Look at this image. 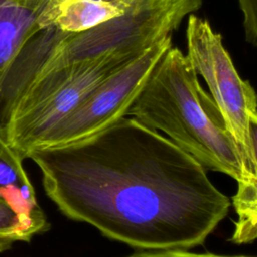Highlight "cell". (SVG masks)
Wrapping results in <instances>:
<instances>
[{"instance_id":"2","label":"cell","mask_w":257,"mask_h":257,"mask_svg":"<svg viewBox=\"0 0 257 257\" xmlns=\"http://www.w3.org/2000/svg\"><path fill=\"white\" fill-rule=\"evenodd\" d=\"M127 115L167 135L205 169L241 182L239 156L223 116L177 47L171 46L153 68Z\"/></svg>"},{"instance_id":"15","label":"cell","mask_w":257,"mask_h":257,"mask_svg":"<svg viewBox=\"0 0 257 257\" xmlns=\"http://www.w3.org/2000/svg\"><path fill=\"white\" fill-rule=\"evenodd\" d=\"M104 1H115V0H104Z\"/></svg>"},{"instance_id":"13","label":"cell","mask_w":257,"mask_h":257,"mask_svg":"<svg viewBox=\"0 0 257 257\" xmlns=\"http://www.w3.org/2000/svg\"><path fill=\"white\" fill-rule=\"evenodd\" d=\"M127 257H251V256H226L212 253H191L188 250H163V251H147L137 253Z\"/></svg>"},{"instance_id":"12","label":"cell","mask_w":257,"mask_h":257,"mask_svg":"<svg viewBox=\"0 0 257 257\" xmlns=\"http://www.w3.org/2000/svg\"><path fill=\"white\" fill-rule=\"evenodd\" d=\"M243 17L245 39L257 47V0H237Z\"/></svg>"},{"instance_id":"5","label":"cell","mask_w":257,"mask_h":257,"mask_svg":"<svg viewBox=\"0 0 257 257\" xmlns=\"http://www.w3.org/2000/svg\"><path fill=\"white\" fill-rule=\"evenodd\" d=\"M142 53L112 52L52 70L39 78L11 113L4 133L9 145L26 159L43 137L98 84Z\"/></svg>"},{"instance_id":"14","label":"cell","mask_w":257,"mask_h":257,"mask_svg":"<svg viewBox=\"0 0 257 257\" xmlns=\"http://www.w3.org/2000/svg\"><path fill=\"white\" fill-rule=\"evenodd\" d=\"M249 137H250V142H251V146H252V149H253V154H254L255 163H256V167H257V110L250 114V118H249ZM256 196H257V186H256V190H255L254 194L252 195V197L250 198V200L245 205H243L242 207L236 209L235 212L240 211L241 209L246 207L248 204H250Z\"/></svg>"},{"instance_id":"9","label":"cell","mask_w":257,"mask_h":257,"mask_svg":"<svg viewBox=\"0 0 257 257\" xmlns=\"http://www.w3.org/2000/svg\"><path fill=\"white\" fill-rule=\"evenodd\" d=\"M133 0H62L54 6L52 26L70 33L88 30L124 12Z\"/></svg>"},{"instance_id":"1","label":"cell","mask_w":257,"mask_h":257,"mask_svg":"<svg viewBox=\"0 0 257 257\" xmlns=\"http://www.w3.org/2000/svg\"><path fill=\"white\" fill-rule=\"evenodd\" d=\"M26 158L62 214L136 249L202 245L232 205L196 159L133 116Z\"/></svg>"},{"instance_id":"11","label":"cell","mask_w":257,"mask_h":257,"mask_svg":"<svg viewBox=\"0 0 257 257\" xmlns=\"http://www.w3.org/2000/svg\"><path fill=\"white\" fill-rule=\"evenodd\" d=\"M236 214L231 242L240 245L257 240V196Z\"/></svg>"},{"instance_id":"8","label":"cell","mask_w":257,"mask_h":257,"mask_svg":"<svg viewBox=\"0 0 257 257\" xmlns=\"http://www.w3.org/2000/svg\"><path fill=\"white\" fill-rule=\"evenodd\" d=\"M23 160L0 132V199L23 215L48 223L36 201L34 188L23 168Z\"/></svg>"},{"instance_id":"4","label":"cell","mask_w":257,"mask_h":257,"mask_svg":"<svg viewBox=\"0 0 257 257\" xmlns=\"http://www.w3.org/2000/svg\"><path fill=\"white\" fill-rule=\"evenodd\" d=\"M186 37L187 57L197 74L205 79L239 156L242 180L232 198L234 209H238L250 200L257 186V167L249 137V118L257 110V94L250 82L239 75L222 36L208 20L190 15Z\"/></svg>"},{"instance_id":"6","label":"cell","mask_w":257,"mask_h":257,"mask_svg":"<svg viewBox=\"0 0 257 257\" xmlns=\"http://www.w3.org/2000/svg\"><path fill=\"white\" fill-rule=\"evenodd\" d=\"M171 46L172 35H169L110 74L33 149L82 140L126 116L153 68Z\"/></svg>"},{"instance_id":"3","label":"cell","mask_w":257,"mask_h":257,"mask_svg":"<svg viewBox=\"0 0 257 257\" xmlns=\"http://www.w3.org/2000/svg\"><path fill=\"white\" fill-rule=\"evenodd\" d=\"M201 5L202 0H133L120 15L85 31L70 33L51 26L44 36L32 85L52 70L104 54L142 53L172 35Z\"/></svg>"},{"instance_id":"7","label":"cell","mask_w":257,"mask_h":257,"mask_svg":"<svg viewBox=\"0 0 257 257\" xmlns=\"http://www.w3.org/2000/svg\"><path fill=\"white\" fill-rule=\"evenodd\" d=\"M62 0H0V81L24 44L52 26L53 9Z\"/></svg>"},{"instance_id":"10","label":"cell","mask_w":257,"mask_h":257,"mask_svg":"<svg viewBox=\"0 0 257 257\" xmlns=\"http://www.w3.org/2000/svg\"><path fill=\"white\" fill-rule=\"evenodd\" d=\"M49 224L27 217L8 202L0 199V253L16 242H27L34 235L48 230Z\"/></svg>"}]
</instances>
